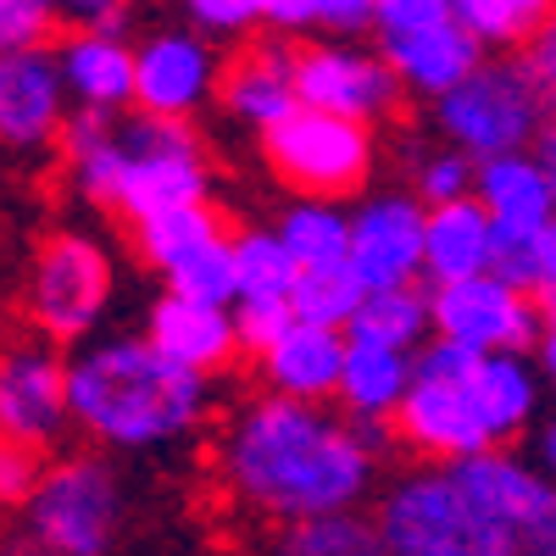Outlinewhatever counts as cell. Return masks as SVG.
<instances>
[{
	"label": "cell",
	"instance_id": "5",
	"mask_svg": "<svg viewBox=\"0 0 556 556\" xmlns=\"http://www.w3.org/2000/svg\"><path fill=\"white\" fill-rule=\"evenodd\" d=\"M434 128L445 134V146L462 156H501V151H534V139L551 134V101L518 73V62H490L468 78H456L445 96H434Z\"/></svg>",
	"mask_w": 556,
	"mask_h": 556
},
{
	"label": "cell",
	"instance_id": "21",
	"mask_svg": "<svg viewBox=\"0 0 556 556\" xmlns=\"http://www.w3.org/2000/svg\"><path fill=\"white\" fill-rule=\"evenodd\" d=\"M473 201L490 228H534L556 223V162L540 151H501L473 162Z\"/></svg>",
	"mask_w": 556,
	"mask_h": 556
},
{
	"label": "cell",
	"instance_id": "3",
	"mask_svg": "<svg viewBox=\"0 0 556 556\" xmlns=\"http://www.w3.org/2000/svg\"><path fill=\"white\" fill-rule=\"evenodd\" d=\"M384 556H523L518 534L451 479V468L406 473L379 506Z\"/></svg>",
	"mask_w": 556,
	"mask_h": 556
},
{
	"label": "cell",
	"instance_id": "12",
	"mask_svg": "<svg viewBox=\"0 0 556 556\" xmlns=\"http://www.w3.org/2000/svg\"><path fill=\"white\" fill-rule=\"evenodd\" d=\"M445 468L495 523H506L518 534L523 556H556V495H551V484L529 468L523 456L490 445V451L445 462Z\"/></svg>",
	"mask_w": 556,
	"mask_h": 556
},
{
	"label": "cell",
	"instance_id": "14",
	"mask_svg": "<svg viewBox=\"0 0 556 556\" xmlns=\"http://www.w3.org/2000/svg\"><path fill=\"white\" fill-rule=\"evenodd\" d=\"M67 429V362L51 340L0 345V440L28 451L51 445Z\"/></svg>",
	"mask_w": 556,
	"mask_h": 556
},
{
	"label": "cell",
	"instance_id": "26",
	"mask_svg": "<svg viewBox=\"0 0 556 556\" xmlns=\"http://www.w3.org/2000/svg\"><path fill=\"white\" fill-rule=\"evenodd\" d=\"M490 273L518 285L534 306H556V223L534 228H495L490 240Z\"/></svg>",
	"mask_w": 556,
	"mask_h": 556
},
{
	"label": "cell",
	"instance_id": "38",
	"mask_svg": "<svg viewBox=\"0 0 556 556\" xmlns=\"http://www.w3.org/2000/svg\"><path fill=\"white\" fill-rule=\"evenodd\" d=\"M451 17V0H374V28L379 34H406Z\"/></svg>",
	"mask_w": 556,
	"mask_h": 556
},
{
	"label": "cell",
	"instance_id": "28",
	"mask_svg": "<svg viewBox=\"0 0 556 556\" xmlns=\"http://www.w3.org/2000/svg\"><path fill=\"white\" fill-rule=\"evenodd\" d=\"M228 267H235V306L285 301L295 285V262L273 228H240V235H228Z\"/></svg>",
	"mask_w": 556,
	"mask_h": 556
},
{
	"label": "cell",
	"instance_id": "1",
	"mask_svg": "<svg viewBox=\"0 0 556 556\" xmlns=\"http://www.w3.org/2000/svg\"><path fill=\"white\" fill-rule=\"evenodd\" d=\"M379 473L374 424L334 412L329 401L256 395L223 434V479L251 513L295 523L317 513H345Z\"/></svg>",
	"mask_w": 556,
	"mask_h": 556
},
{
	"label": "cell",
	"instance_id": "33",
	"mask_svg": "<svg viewBox=\"0 0 556 556\" xmlns=\"http://www.w3.org/2000/svg\"><path fill=\"white\" fill-rule=\"evenodd\" d=\"M290 312L306 317V323H329V329H345V317L356 312L362 301V285L351 278L345 262H329V267H295V285H290Z\"/></svg>",
	"mask_w": 556,
	"mask_h": 556
},
{
	"label": "cell",
	"instance_id": "2",
	"mask_svg": "<svg viewBox=\"0 0 556 556\" xmlns=\"http://www.w3.org/2000/svg\"><path fill=\"white\" fill-rule=\"evenodd\" d=\"M212 384L167 362L146 334L78 340L67 362V424L117 451H156L206 417Z\"/></svg>",
	"mask_w": 556,
	"mask_h": 556
},
{
	"label": "cell",
	"instance_id": "31",
	"mask_svg": "<svg viewBox=\"0 0 556 556\" xmlns=\"http://www.w3.org/2000/svg\"><path fill=\"white\" fill-rule=\"evenodd\" d=\"M217 228H223V217L212 212V201H190V206H173V212H156V217H139L134 223V251L146 256V267L167 273L184 251L212 240Z\"/></svg>",
	"mask_w": 556,
	"mask_h": 556
},
{
	"label": "cell",
	"instance_id": "11",
	"mask_svg": "<svg viewBox=\"0 0 556 556\" xmlns=\"http://www.w3.org/2000/svg\"><path fill=\"white\" fill-rule=\"evenodd\" d=\"M401 96L406 89L395 84L390 62L374 51L334 45V39L295 45V101L301 106H317V112H334V117L374 128V123L395 117Z\"/></svg>",
	"mask_w": 556,
	"mask_h": 556
},
{
	"label": "cell",
	"instance_id": "4",
	"mask_svg": "<svg viewBox=\"0 0 556 556\" xmlns=\"http://www.w3.org/2000/svg\"><path fill=\"white\" fill-rule=\"evenodd\" d=\"M484 351H468L456 340H424L412 351V379H406V395L395 401V429L412 451H424L434 462H456V456H473V451H490L495 434L479 412V395H473V362Z\"/></svg>",
	"mask_w": 556,
	"mask_h": 556
},
{
	"label": "cell",
	"instance_id": "15",
	"mask_svg": "<svg viewBox=\"0 0 556 556\" xmlns=\"http://www.w3.org/2000/svg\"><path fill=\"white\" fill-rule=\"evenodd\" d=\"M345 267L362 290H390L424 278V201L417 195H374L351 212Z\"/></svg>",
	"mask_w": 556,
	"mask_h": 556
},
{
	"label": "cell",
	"instance_id": "25",
	"mask_svg": "<svg viewBox=\"0 0 556 556\" xmlns=\"http://www.w3.org/2000/svg\"><path fill=\"white\" fill-rule=\"evenodd\" d=\"M345 340L417 351L429 340V290H424V278H417V285H390V290H362L356 312L345 317Z\"/></svg>",
	"mask_w": 556,
	"mask_h": 556
},
{
	"label": "cell",
	"instance_id": "29",
	"mask_svg": "<svg viewBox=\"0 0 556 556\" xmlns=\"http://www.w3.org/2000/svg\"><path fill=\"white\" fill-rule=\"evenodd\" d=\"M273 556H384V540L374 518L345 506V513H317V518L285 523Z\"/></svg>",
	"mask_w": 556,
	"mask_h": 556
},
{
	"label": "cell",
	"instance_id": "24",
	"mask_svg": "<svg viewBox=\"0 0 556 556\" xmlns=\"http://www.w3.org/2000/svg\"><path fill=\"white\" fill-rule=\"evenodd\" d=\"M406 379H412V351L345 340L334 401L345 406V417H356V424H390L395 401L406 395Z\"/></svg>",
	"mask_w": 556,
	"mask_h": 556
},
{
	"label": "cell",
	"instance_id": "32",
	"mask_svg": "<svg viewBox=\"0 0 556 556\" xmlns=\"http://www.w3.org/2000/svg\"><path fill=\"white\" fill-rule=\"evenodd\" d=\"M167 295L184 301H212V306H235V267H228V228H217L212 240H201L195 251H184L167 273Z\"/></svg>",
	"mask_w": 556,
	"mask_h": 556
},
{
	"label": "cell",
	"instance_id": "22",
	"mask_svg": "<svg viewBox=\"0 0 556 556\" xmlns=\"http://www.w3.org/2000/svg\"><path fill=\"white\" fill-rule=\"evenodd\" d=\"M56 73L73 106L89 112H128L134 101V45L128 34H84L67 28L56 45Z\"/></svg>",
	"mask_w": 556,
	"mask_h": 556
},
{
	"label": "cell",
	"instance_id": "6",
	"mask_svg": "<svg viewBox=\"0 0 556 556\" xmlns=\"http://www.w3.org/2000/svg\"><path fill=\"white\" fill-rule=\"evenodd\" d=\"M256 139H262V162L273 167V178L290 184L295 195L345 201L374 173V128L301 106V101L285 117H273L267 128H256Z\"/></svg>",
	"mask_w": 556,
	"mask_h": 556
},
{
	"label": "cell",
	"instance_id": "41",
	"mask_svg": "<svg viewBox=\"0 0 556 556\" xmlns=\"http://www.w3.org/2000/svg\"><path fill=\"white\" fill-rule=\"evenodd\" d=\"M34 479H39L34 451L17 445V440H0V506H7V501H23V495L34 490Z\"/></svg>",
	"mask_w": 556,
	"mask_h": 556
},
{
	"label": "cell",
	"instance_id": "36",
	"mask_svg": "<svg viewBox=\"0 0 556 556\" xmlns=\"http://www.w3.org/2000/svg\"><path fill=\"white\" fill-rule=\"evenodd\" d=\"M56 28H84V34H128L134 0H51Z\"/></svg>",
	"mask_w": 556,
	"mask_h": 556
},
{
	"label": "cell",
	"instance_id": "7",
	"mask_svg": "<svg viewBox=\"0 0 556 556\" xmlns=\"http://www.w3.org/2000/svg\"><path fill=\"white\" fill-rule=\"evenodd\" d=\"M117 146H123V178L112 212H123L128 223L212 195V162L190 123L128 106L117 112Z\"/></svg>",
	"mask_w": 556,
	"mask_h": 556
},
{
	"label": "cell",
	"instance_id": "10",
	"mask_svg": "<svg viewBox=\"0 0 556 556\" xmlns=\"http://www.w3.org/2000/svg\"><path fill=\"white\" fill-rule=\"evenodd\" d=\"M429 334L456 340L468 351L534 356V345L551 334V312L484 267V273H462V278H445V285H429Z\"/></svg>",
	"mask_w": 556,
	"mask_h": 556
},
{
	"label": "cell",
	"instance_id": "27",
	"mask_svg": "<svg viewBox=\"0 0 556 556\" xmlns=\"http://www.w3.org/2000/svg\"><path fill=\"white\" fill-rule=\"evenodd\" d=\"M285 240L290 262L295 267H329V262H345V235H351V212L340 201H323V195H295L285 206L273 228Z\"/></svg>",
	"mask_w": 556,
	"mask_h": 556
},
{
	"label": "cell",
	"instance_id": "34",
	"mask_svg": "<svg viewBox=\"0 0 556 556\" xmlns=\"http://www.w3.org/2000/svg\"><path fill=\"white\" fill-rule=\"evenodd\" d=\"M412 195L424 206H440V201H456V195H473V156H462L456 146H440V151H424L412 162Z\"/></svg>",
	"mask_w": 556,
	"mask_h": 556
},
{
	"label": "cell",
	"instance_id": "35",
	"mask_svg": "<svg viewBox=\"0 0 556 556\" xmlns=\"http://www.w3.org/2000/svg\"><path fill=\"white\" fill-rule=\"evenodd\" d=\"M56 39V7L51 0H0V56L34 51Z\"/></svg>",
	"mask_w": 556,
	"mask_h": 556
},
{
	"label": "cell",
	"instance_id": "13",
	"mask_svg": "<svg viewBox=\"0 0 556 556\" xmlns=\"http://www.w3.org/2000/svg\"><path fill=\"white\" fill-rule=\"evenodd\" d=\"M217 45L201 28H156L134 45V112L190 123L217 89Z\"/></svg>",
	"mask_w": 556,
	"mask_h": 556
},
{
	"label": "cell",
	"instance_id": "37",
	"mask_svg": "<svg viewBox=\"0 0 556 556\" xmlns=\"http://www.w3.org/2000/svg\"><path fill=\"white\" fill-rule=\"evenodd\" d=\"M184 12L201 34H251L256 28V0H184Z\"/></svg>",
	"mask_w": 556,
	"mask_h": 556
},
{
	"label": "cell",
	"instance_id": "42",
	"mask_svg": "<svg viewBox=\"0 0 556 556\" xmlns=\"http://www.w3.org/2000/svg\"><path fill=\"white\" fill-rule=\"evenodd\" d=\"M256 23L267 34H306L312 28V0H256Z\"/></svg>",
	"mask_w": 556,
	"mask_h": 556
},
{
	"label": "cell",
	"instance_id": "20",
	"mask_svg": "<svg viewBox=\"0 0 556 556\" xmlns=\"http://www.w3.org/2000/svg\"><path fill=\"white\" fill-rule=\"evenodd\" d=\"M379 56L390 62V73H395L401 89L434 101V96H445L456 78H468L479 67V56H490V51L456 17H440V23L406 28V34H384V51Z\"/></svg>",
	"mask_w": 556,
	"mask_h": 556
},
{
	"label": "cell",
	"instance_id": "23",
	"mask_svg": "<svg viewBox=\"0 0 556 556\" xmlns=\"http://www.w3.org/2000/svg\"><path fill=\"white\" fill-rule=\"evenodd\" d=\"M490 240H495V228L473 195L424 206V278L445 285V278H462V273H484Z\"/></svg>",
	"mask_w": 556,
	"mask_h": 556
},
{
	"label": "cell",
	"instance_id": "39",
	"mask_svg": "<svg viewBox=\"0 0 556 556\" xmlns=\"http://www.w3.org/2000/svg\"><path fill=\"white\" fill-rule=\"evenodd\" d=\"M513 62H518V73L540 89L545 101L556 96V39H551V28H540L534 39H523L518 51H513Z\"/></svg>",
	"mask_w": 556,
	"mask_h": 556
},
{
	"label": "cell",
	"instance_id": "18",
	"mask_svg": "<svg viewBox=\"0 0 556 556\" xmlns=\"http://www.w3.org/2000/svg\"><path fill=\"white\" fill-rule=\"evenodd\" d=\"M146 340L178 362L190 367V374L212 379L223 374L228 362L240 356V334H235V312L228 306H212V301H184V295H167L146 312Z\"/></svg>",
	"mask_w": 556,
	"mask_h": 556
},
{
	"label": "cell",
	"instance_id": "8",
	"mask_svg": "<svg viewBox=\"0 0 556 556\" xmlns=\"http://www.w3.org/2000/svg\"><path fill=\"white\" fill-rule=\"evenodd\" d=\"M112 306V256L96 235H51L34 251L23 312L51 345H78L106 323Z\"/></svg>",
	"mask_w": 556,
	"mask_h": 556
},
{
	"label": "cell",
	"instance_id": "43",
	"mask_svg": "<svg viewBox=\"0 0 556 556\" xmlns=\"http://www.w3.org/2000/svg\"><path fill=\"white\" fill-rule=\"evenodd\" d=\"M7 556H34V551H7ZM39 556H45V551H39Z\"/></svg>",
	"mask_w": 556,
	"mask_h": 556
},
{
	"label": "cell",
	"instance_id": "9",
	"mask_svg": "<svg viewBox=\"0 0 556 556\" xmlns=\"http://www.w3.org/2000/svg\"><path fill=\"white\" fill-rule=\"evenodd\" d=\"M28 501V529L45 556H112L123 529V490L101 456H67L39 473Z\"/></svg>",
	"mask_w": 556,
	"mask_h": 556
},
{
	"label": "cell",
	"instance_id": "30",
	"mask_svg": "<svg viewBox=\"0 0 556 556\" xmlns=\"http://www.w3.org/2000/svg\"><path fill=\"white\" fill-rule=\"evenodd\" d=\"M451 17L484 51H518L523 39L551 28V0H451Z\"/></svg>",
	"mask_w": 556,
	"mask_h": 556
},
{
	"label": "cell",
	"instance_id": "16",
	"mask_svg": "<svg viewBox=\"0 0 556 556\" xmlns=\"http://www.w3.org/2000/svg\"><path fill=\"white\" fill-rule=\"evenodd\" d=\"M67 89L56 73V51L34 45V51L0 56V146L12 151H39L51 146L62 117H67Z\"/></svg>",
	"mask_w": 556,
	"mask_h": 556
},
{
	"label": "cell",
	"instance_id": "17",
	"mask_svg": "<svg viewBox=\"0 0 556 556\" xmlns=\"http://www.w3.org/2000/svg\"><path fill=\"white\" fill-rule=\"evenodd\" d=\"M212 101H223V112L245 128H267L273 117H285L295 106V45L285 34L245 39L240 51L217 67Z\"/></svg>",
	"mask_w": 556,
	"mask_h": 556
},
{
	"label": "cell",
	"instance_id": "40",
	"mask_svg": "<svg viewBox=\"0 0 556 556\" xmlns=\"http://www.w3.org/2000/svg\"><path fill=\"white\" fill-rule=\"evenodd\" d=\"M312 28L351 39L362 28H374V0H312Z\"/></svg>",
	"mask_w": 556,
	"mask_h": 556
},
{
	"label": "cell",
	"instance_id": "19",
	"mask_svg": "<svg viewBox=\"0 0 556 556\" xmlns=\"http://www.w3.org/2000/svg\"><path fill=\"white\" fill-rule=\"evenodd\" d=\"M340 356H345V329L329 323H306L290 312V323L278 329L256 362L273 395H295V401H334V379H340Z\"/></svg>",
	"mask_w": 556,
	"mask_h": 556
}]
</instances>
